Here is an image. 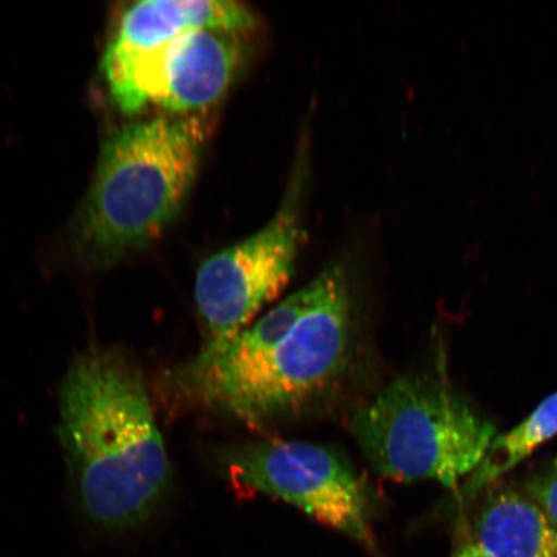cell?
<instances>
[{
	"instance_id": "cell-1",
	"label": "cell",
	"mask_w": 557,
	"mask_h": 557,
	"mask_svg": "<svg viewBox=\"0 0 557 557\" xmlns=\"http://www.w3.org/2000/svg\"><path fill=\"white\" fill-rule=\"evenodd\" d=\"M59 436L76 512L90 539L114 545L154 519L171 476L141 372L114 346L69 367Z\"/></svg>"
},
{
	"instance_id": "cell-2",
	"label": "cell",
	"mask_w": 557,
	"mask_h": 557,
	"mask_svg": "<svg viewBox=\"0 0 557 557\" xmlns=\"http://www.w3.org/2000/svg\"><path fill=\"white\" fill-rule=\"evenodd\" d=\"M355 336L345 270L331 267L232 343L198 354L166 383L187 403L253 426L298 412L350 366Z\"/></svg>"
},
{
	"instance_id": "cell-3",
	"label": "cell",
	"mask_w": 557,
	"mask_h": 557,
	"mask_svg": "<svg viewBox=\"0 0 557 557\" xmlns=\"http://www.w3.org/2000/svg\"><path fill=\"white\" fill-rule=\"evenodd\" d=\"M195 120L128 125L103 145L83 206L79 235L97 263H113L158 238L189 195L203 151Z\"/></svg>"
},
{
	"instance_id": "cell-4",
	"label": "cell",
	"mask_w": 557,
	"mask_h": 557,
	"mask_svg": "<svg viewBox=\"0 0 557 557\" xmlns=\"http://www.w3.org/2000/svg\"><path fill=\"white\" fill-rule=\"evenodd\" d=\"M351 431L379 475L456 490L482 463L497 429L441 380L404 375L355 410Z\"/></svg>"
},
{
	"instance_id": "cell-5",
	"label": "cell",
	"mask_w": 557,
	"mask_h": 557,
	"mask_svg": "<svg viewBox=\"0 0 557 557\" xmlns=\"http://www.w3.org/2000/svg\"><path fill=\"white\" fill-rule=\"evenodd\" d=\"M225 466L235 485L296 506L377 552L371 492L338 453L304 442H259L228 450Z\"/></svg>"
},
{
	"instance_id": "cell-6",
	"label": "cell",
	"mask_w": 557,
	"mask_h": 557,
	"mask_svg": "<svg viewBox=\"0 0 557 557\" xmlns=\"http://www.w3.org/2000/svg\"><path fill=\"white\" fill-rule=\"evenodd\" d=\"M298 180L267 226L209 257L199 268L195 301L205 329L200 354L232 343L294 276L302 240Z\"/></svg>"
},
{
	"instance_id": "cell-7",
	"label": "cell",
	"mask_w": 557,
	"mask_h": 557,
	"mask_svg": "<svg viewBox=\"0 0 557 557\" xmlns=\"http://www.w3.org/2000/svg\"><path fill=\"white\" fill-rule=\"evenodd\" d=\"M244 58L240 34L195 30L146 50L108 47L103 58L110 92L125 114L146 104L189 113L218 103Z\"/></svg>"
},
{
	"instance_id": "cell-8",
	"label": "cell",
	"mask_w": 557,
	"mask_h": 557,
	"mask_svg": "<svg viewBox=\"0 0 557 557\" xmlns=\"http://www.w3.org/2000/svg\"><path fill=\"white\" fill-rule=\"evenodd\" d=\"M255 25L252 11L233 0H148L123 13L109 47L146 50L195 30L243 34Z\"/></svg>"
},
{
	"instance_id": "cell-9",
	"label": "cell",
	"mask_w": 557,
	"mask_h": 557,
	"mask_svg": "<svg viewBox=\"0 0 557 557\" xmlns=\"http://www.w3.org/2000/svg\"><path fill=\"white\" fill-rule=\"evenodd\" d=\"M475 539L490 557H557V528L512 487L487 491L476 515Z\"/></svg>"
},
{
	"instance_id": "cell-10",
	"label": "cell",
	"mask_w": 557,
	"mask_h": 557,
	"mask_svg": "<svg viewBox=\"0 0 557 557\" xmlns=\"http://www.w3.org/2000/svg\"><path fill=\"white\" fill-rule=\"evenodd\" d=\"M557 435V392L547 396L518 426L493 438L482 463L463 486V497L476 496Z\"/></svg>"
},
{
	"instance_id": "cell-11",
	"label": "cell",
	"mask_w": 557,
	"mask_h": 557,
	"mask_svg": "<svg viewBox=\"0 0 557 557\" xmlns=\"http://www.w3.org/2000/svg\"><path fill=\"white\" fill-rule=\"evenodd\" d=\"M524 490L527 496L557 528V458L529 479Z\"/></svg>"
},
{
	"instance_id": "cell-12",
	"label": "cell",
	"mask_w": 557,
	"mask_h": 557,
	"mask_svg": "<svg viewBox=\"0 0 557 557\" xmlns=\"http://www.w3.org/2000/svg\"><path fill=\"white\" fill-rule=\"evenodd\" d=\"M453 557H490L475 542H466L465 545L458 549Z\"/></svg>"
}]
</instances>
